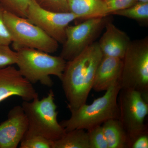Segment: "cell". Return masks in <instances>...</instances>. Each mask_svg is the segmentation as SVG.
I'll return each instance as SVG.
<instances>
[{
  "label": "cell",
  "mask_w": 148,
  "mask_h": 148,
  "mask_svg": "<svg viewBox=\"0 0 148 148\" xmlns=\"http://www.w3.org/2000/svg\"><path fill=\"white\" fill-rule=\"evenodd\" d=\"M21 106L29 121L27 132L42 135L52 142L60 139L66 133L58 121L57 107L52 89L41 100L38 96L32 101H24Z\"/></svg>",
  "instance_id": "277c9868"
},
{
  "label": "cell",
  "mask_w": 148,
  "mask_h": 148,
  "mask_svg": "<svg viewBox=\"0 0 148 148\" xmlns=\"http://www.w3.org/2000/svg\"><path fill=\"white\" fill-rule=\"evenodd\" d=\"M117 102L119 120L127 134L130 148L136 138L148 133L145 119L148 114V101L139 91L121 88L118 96Z\"/></svg>",
  "instance_id": "52a82bcc"
},
{
  "label": "cell",
  "mask_w": 148,
  "mask_h": 148,
  "mask_svg": "<svg viewBox=\"0 0 148 148\" xmlns=\"http://www.w3.org/2000/svg\"><path fill=\"white\" fill-rule=\"evenodd\" d=\"M122 64V59L103 56L96 70L92 89L96 92L106 91L120 82Z\"/></svg>",
  "instance_id": "4fadbf2b"
},
{
  "label": "cell",
  "mask_w": 148,
  "mask_h": 148,
  "mask_svg": "<svg viewBox=\"0 0 148 148\" xmlns=\"http://www.w3.org/2000/svg\"><path fill=\"white\" fill-rule=\"evenodd\" d=\"M137 1L141 2L148 3V0H137Z\"/></svg>",
  "instance_id": "484cf974"
},
{
  "label": "cell",
  "mask_w": 148,
  "mask_h": 148,
  "mask_svg": "<svg viewBox=\"0 0 148 148\" xmlns=\"http://www.w3.org/2000/svg\"><path fill=\"white\" fill-rule=\"evenodd\" d=\"M29 127L28 118L22 106L13 107L7 119L0 123V148H16Z\"/></svg>",
  "instance_id": "8fae6325"
},
{
  "label": "cell",
  "mask_w": 148,
  "mask_h": 148,
  "mask_svg": "<svg viewBox=\"0 0 148 148\" xmlns=\"http://www.w3.org/2000/svg\"><path fill=\"white\" fill-rule=\"evenodd\" d=\"M122 62L121 88L139 91L148 101V38L131 41Z\"/></svg>",
  "instance_id": "5b68a950"
},
{
  "label": "cell",
  "mask_w": 148,
  "mask_h": 148,
  "mask_svg": "<svg viewBox=\"0 0 148 148\" xmlns=\"http://www.w3.org/2000/svg\"><path fill=\"white\" fill-rule=\"evenodd\" d=\"M112 14L146 23L148 21V3L137 2L128 8L114 12Z\"/></svg>",
  "instance_id": "e0dca14e"
},
{
  "label": "cell",
  "mask_w": 148,
  "mask_h": 148,
  "mask_svg": "<svg viewBox=\"0 0 148 148\" xmlns=\"http://www.w3.org/2000/svg\"><path fill=\"white\" fill-rule=\"evenodd\" d=\"M40 7L57 12H70L68 0H34Z\"/></svg>",
  "instance_id": "44dd1931"
},
{
  "label": "cell",
  "mask_w": 148,
  "mask_h": 148,
  "mask_svg": "<svg viewBox=\"0 0 148 148\" xmlns=\"http://www.w3.org/2000/svg\"><path fill=\"white\" fill-rule=\"evenodd\" d=\"M103 56L98 42H92L76 57L66 62L61 80L69 110L86 103Z\"/></svg>",
  "instance_id": "6da1fadb"
},
{
  "label": "cell",
  "mask_w": 148,
  "mask_h": 148,
  "mask_svg": "<svg viewBox=\"0 0 148 148\" xmlns=\"http://www.w3.org/2000/svg\"><path fill=\"white\" fill-rule=\"evenodd\" d=\"M102 126L108 148H129L127 134L119 119L108 120Z\"/></svg>",
  "instance_id": "9a60e30c"
},
{
  "label": "cell",
  "mask_w": 148,
  "mask_h": 148,
  "mask_svg": "<svg viewBox=\"0 0 148 148\" xmlns=\"http://www.w3.org/2000/svg\"><path fill=\"white\" fill-rule=\"evenodd\" d=\"M16 51L10 45L0 44V69L16 64Z\"/></svg>",
  "instance_id": "7402d4cb"
},
{
  "label": "cell",
  "mask_w": 148,
  "mask_h": 148,
  "mask_svg": "<svg viewBox=\"0 0 148 148\" xmlns=\"http://www.w3.org/2000/svg\"><path fill=\"white\" fill-rule=\"evenodd\" d=\"M106 31L98 42L103 56L123 59L131 42L129 37L112 22H106Z\"/></svg>",
  "instance_id": "7c38bea8"
},
{
  "label": "cell",
  "mask_w": 148,
  "mask_h": 148,
  "mask_svg": "<svg viewBox=\"0 0 148 148\" xmlns=\"http://www.w3.org/2000/svg\"><path fill=\"white\" fill-rule=\"evenodd\" d=\"M5 10L0 4V44L10 45L12 43V38L4 18Z\"/></svg>",
  "instance_id": "cb8c5ba5"
},
{
  "label": "cell",
  "mask_w": 148,
  "mask_h": 148,
  "mask_svg": "<svg viewBox=\"0 0 148 148\" xmlns=\"http://www.w3.org/2000/svg\"><path fill=\"white\" fill-rule=\"evenodd\" d=\"M70 12L81 18L105 17L108 15L103 0H68Z\"/></svg>",
  "instance_id": "5bb4252c"
},
{
  "label": "cell",
  "mask_w": 148,
  "mask_h": 148,
  "mask_svg": "<svg viewBox=\"0 0 148 148\" xmlns=\"http://www.w3.org/2000/svg\"><path fill=\"white\" fill-rule=\"evenodd\" d=\"M30 101L38 96L33 84L13 66L0 69V103L12 96Z\"/></svg>",
  "instance_id": "30bf717a"
},
{
  "label": "cell",
  "mask_w": 148,
  "mask_h": 148,
  "mask_svg": "<svg viewBox=\"0 0 148 148\" xmlns=\"http://www.w3.org/2000/svg\"><path fill=\"white\" fill-rule=\"evenodd\" d=\"M27 18L58 43H63L66 38V29L72 21L81 18L71 12H57L40 7L31 0Z\"/></svg>",
  "instance_id": "9c48e42d"
},
{
  "label": "cell",
  "mask_w": 148,
  "mask_h": 148,
  "mask_svg": "<svg viewBox=\"0 0 148 148\" xmlns=\"http://www.w3.org/2000/svg\"><path fill=\"white\" fill-rule=\"evenodd\" d=\"M109 14L128 8L137 2V0H103Z\"/></svg>",
  "instance_id": "603a6c76"
},
{
  "label": "cell",
  "mask_w": 148,
  "mask_h": 148,
  "mask_svg": "<svg viewBox=\"0 0 148 148\" xmlns=\"http://www.w3.org/2000/svg\"><path fill=\"white\" fill-rule=\"evenodd\" d=\"M31 0H0V4L5 10L21 17L27 18Z\"/></svg>",
  "instance_id": "ac0fdd59"
},
{
  "label": "cell",
  "mask_w": 148,
  "mask_h": 148,
  "mask_svg": "<svg viewBox=\"0 0 148 148\" xmlns=\"http://www.w3.org/2000/svg\"><path fill=\"white\" fill-rule=\"evenodd\" d=\"M52 143L42 135L27 132L20 143V148H52Z\"/></svg>",
  "instance_id": "d6986e66"
},
{
  "label": "cell",
  "mask_w": 148,
  "mask_h": 148,
  "mask_svg": "<svg viewBox=\"0 0 148 148\" xmlns=\"http://www.w3.org/2000/svg\"><path fill=\"white\" fill-rule=\"evenodd\" d=\"M52 148H90L87 131L76 129L66 132L60 139L53 142Z\"/></svg>",
  "instance_id": "2e32d148"
},
{
  "label": "cell",
  "mask_w": 148,
  "mask_h": 148,
  "mask_svg": "<svg viewBox=\"0 0 148 148\" xmlns=\"http://www.w3.org/2000/svg\"><path fill=\"white\" fill-rule=\"evenodd\" d=\"M15 51L17 69L32 84L39 82L51 87L53 82L51 75L55 76L61 80L67 62L61 56H54L30 48H20Z\"/></svg>",
  "instance_id": "3957f363"
},
{
  "label": "cell",
  "mask_w": 148,
  "mask_h": 148,
  "mask_svg": "<svg viewBox=\"0 0 148 148\" xmlns=\"http://www.w3.org/2000/svg\"><path fill=\"white\" fill-rule=\"evenodd\" d=\"M105 17L87 18L75 26H68L60 56L66 61L73 59L93 42L107 21Z\"/></svg>",
  "instance_id": "ba28073f"
},
{
  "label": "cell",
  "mask_w": 148,
  "mask_h": 148,
  "mask_svg": "<svg viewBox=\"0 0 148 148\" xmlns=\"http://www.w3.org/2000/svg\"><path fill=\"white\" fill-rule=\"evenodd\" d=\"M4 18L11 36L14 50L27 47L52 53L58 50V43L28 18L5 10Z\"/></svg>",
  "instance_id": "8992f818"
},
{
  "label": "cell",
  "mask_w": 148,
  "mask_h": 148,
  "mask_svg": "<svg viewBox=\"0 0 148 148\" xmlns=\"http://www.w3.org/2000/svg\"><path fill=\"white\" fill-rule=\"evenodd\" d=\"M121 89L120 82L112 85L103 96L95 99L90 105L86 103L76 110L70 111L71 116L60 123L66 132L76 129L89 130L102 125L112 119H119L117 98Z\"/></svg>",
  "instance_id": "7a4b0ae2"
},
{
  "label": "cell",
  "mask_w": 148,
  "mask_h": 148,
  "mask_svg": "<svg viewBox=\"0 0 148 148\" xmlns=\"http://www.w3.org/2000/svg\"><path fill=\"white\" fill-rule=\"evenodd\" d=\"M148 133H145L140 135L134 140L130 148H148Z\"/></svg>",
  "instance_id": "d4e9b609"
},
{
  "label": "cell",
  "mask_w": 148,
  "mask_h": 148,
  "mask_svg": "<svg viewBox=\"0 0 148 148\" xmlns=\"http://www.w3.org/2000/svg\"><path fill=\"white\" fill-rule=\"evenodd\" d=\"M87 131L90 148H108L102 125L93 127Z\"/></svg>",
  "instance_id": "ffe728a7"
}]
</instances>
